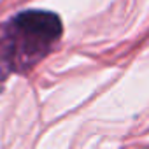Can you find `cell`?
<instances>
[{
	"label": "cell",
	"mask_w": 149,
	"mask_h": 149,
	"mask_svg": "<svg viewBox=\"0 0 149 149\" xmlns=\"http://www.w3.org/2000/svg\"><path fill=\"white\" fill-rule=\"evenodd\" d=\"M63 35L53 11L25 9L0 23V88L11 74L25 76L47 58Z\"/></svg>",
	"instance_id": "6da1fadb"
}]
</instances>
